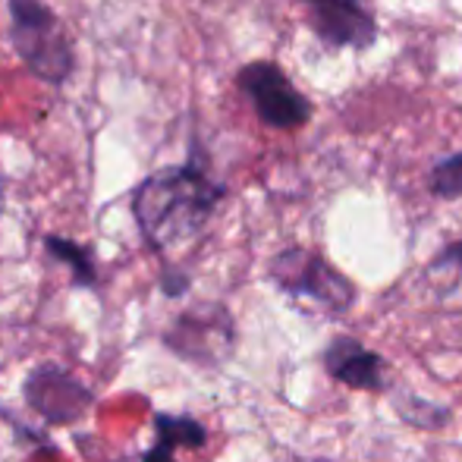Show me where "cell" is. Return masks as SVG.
Segmentation results:
<instances>
[{"mask_svg": "<svg viewBox=\"0 0 462 462\" xmlns=\"http://www.w3.org/2000/svg\"><path fill=\"white\" fill-rule=\"evenodd\" d=\"M268 277L280 292L299 302H315L328 315H346L359 302V286L330 264L321 252L290 245L268 262Z\"/></svg>", "mask_w": 462, "mask_h": 462, "instance_id": "cell-3", "label": "cell"}, {"mask_svg": "<svg viewBox=\"0 0 462 462\" xmlns=\"http://www.w3.org/2000/svg\"><path fill=\"white\" fill-rule=\"evenodd\" d=\"M23 400L48 425H73L95 406V393L60 365H38L23 383Z\"/></svg>", "mask_w": 462, "mask_h": 462, "instance_id": "cell-6", "label": "cell"}, {"mask_svg": "<svg viewBox=\"0 0 462 462\" xmlns=\"http://www.w3.org/2000/svg\"><path fill=\"white\" fill-rule=\"evenodd\" d=\"M431 271H462V239L447 243L444 249L431 258Z\"/></svg>", "mask_w": 462, "mask_h": 462, "instance_id": "cell-14", "label": "cell"}, {"mask_svg": "<svg viewBox=\"0 0 462 462\" xmlns=\"http://www.w3.org/2000/svg\"><path fill=\"white\" fill-rule=\"evenodd\" d=\"M428 192L440 201L462 199V152L438 161V164L428 171Z\"/></svg>", "mask_w": 462, "mask_h": 462, "instance_id": "cell-12", "label": "cell"}, {"mask_svg": "<svg viewBox=\"0 0 462 462\" xmlns=\"http://www.w3.org/2000/svg\"><path fill=\"white\" fill-rule=\"evenodd\" d=\"M226 183L208 171L201 148H192L183 164L158 167L129 195V214L142 243L164 258L167 252L199 239L226 199Z\"/></svg>", "mask_w": 462, "mask_h": 462, "instance_id": "cell-1", "label": "cell"}, {"mask_svg": "<svg viewBox=\"0 0 462 462\" xmlns=\"http://www.w3.org/2000/svg\"><path fill=\"white\" fill-rule=\"evenodd\" d=\"M208 444V428L192 415H154V444L139 453L135 462H180V450H201Z\"/></svg>", "mask_w": 462, "mask_h": 462, "instance_id": "cell-9", "label": "cell"}, {"mask_svg": "<svg viewBox=\"0 0 462 462\" xmlns=\"http://www.w3.org/2000/svg\"><path fill=\"white\" fill-rule=\"evenodd\" d=\"M393 409L402 421H409V425L419 428V431H438V428H444L447 421H450V409L438 406V402L425 400V396H419V393H400Z\"/></svg>", "mask_w": 462, "mask_h": 462, "instance_id": "cell-11", "label": "cell"}, {"mask_svg": "<svg viewBox=\"0 0 462 462\" xmlns=\"http://www.w3.org/2000/svg\"><path fill=\"white\" fill-rule=\"evenodd\" d=\"M283 462H334V459H328V457H311V459H305V457H296V459H283Z\"/></svg>", "mask_w": 462, "mask_h": 462, "instance_id": "cell-15", "label": "cell"}, {"mask_svg": "<svg viewBox=\"0 0 462 462\" xmlns=\"http://www.w3.org/2000/svg\"><path fill=\"white\" fill-rule=\"evenodd\" d=\"M10 13V44L35 79L60 88L76 73V42L48 0H4Z\"/></svg>", "mask_w": 462, "mask_h": 462, "instance_id": "cell-2", "label": "cell"}, {"mask_svg": "<svg viewBox=\"0 0 462 462\" xmlns=\"http://www.w3.org/2000/svg\"><path fill=\"white\" fill-rule=\"evenodd\" d=\"M296 4H302L305 23L328 48L368 51L377 42V23L362 6V0H296Z\"/></svg>", "mask_w": 462, "mask_h": 462, "instance_id": "cell-7", "label": "cell"}, {"mask_svg": "<svg viewBox=\"0 0 462 462\" xmlns=\"http://www.w3.org/2000/svg\"><path fill=\"white\" fill-rule=\"evenodd\" d=\"M189 283H192L189 271L177 268V264H164V271H161V292H164L167 299L186 296V292H189Z\"/></svg>", "mask_w": 462, "mask_h": 462, "instance_id": "cell-13", "label": "cell"}, {"mask_svg": "<svg viewBox=\"0 0 462 462\" xmlns=\"http://www.w3.org/2000/svg\"><path fill=\"white\" fill-rule=\"evenodd\" d=\"M236 88L252 104L255 116L271 129H302L315 107L292 86L283 67L274 60H249L239 67Z\"/></svg>", "mask_w": 462, "mask_h": 462, "instance_id": "cell-5", "label": "cell"}, {"mask_svg": "<svg viewBox=\"0 0 462 462\" xmlns=\"http://www.w3.org/2000/svg\"><path fill=\"white\" fill-rule=\"evenodd\" d=\"M161 340L177 359L201 368H217L236 349V318L224 302L189 305L167 324Z\"/></svg>", "mask_w": 462, "mask_h": 462, "instance_id": "cell-4", "label": "cell"}, {"mask_svg": "<svg viewBox=\"0 0 462 462\" xmlns=\"http://www.w3.org/2000/svg\"><path fill=\"white\" fill-rule=\"evenodd\" d=\"M42 245L54 262L67 264L73 286H79V290H95L97 286V262H95L92 245L76 243V239H69V236H57V233H48V236L42 239Z\"/></svg>", "mask_w": 462, "mask_h": 462, "instance_id": "cell-10", "label": "cell"}, {"mask_svg": "<svg viewBox=\"0 0 462 462\" xmlns=\"http://www.w3.org/2000/svg\"><path fill=\"white\" fill-rule=\"evenodd\" d=\"M321 365L328 371V377H334L337 383L349 390H365V393H387L393 387V377H390V362L381 353L368 349L356 337H334V340L324 346Z\"/></svg>", "mask_w": 462, "mask_h": 462, "instance_id": "cell-8", "label": "cell"}]
</instances>
